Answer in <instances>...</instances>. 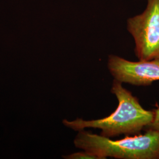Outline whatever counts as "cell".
Returning <instances> with one entry per match:
<instances>
[{
  "label": "cell",
  "instance_id": "obj_4",
  "mask_svg": "<svg viewBox=\"0 0 159 159\" xmlns=\"http://www.w3.org/2000/svg\"><path fill=\"white\" fill-rule=\"evenodd\" d=\"M108 68L114 79L136 86H148L159 80V59L134 62L110 55Z\"/></svg>",
  "mask_w": 159,
  "mask_h": 159
},
{
  "label": "cell",
  "instance_id": "obj_5",
  "mask_svg": "<svg viewBox=\"0 0 159 159\" xmlns=\"http://www.w3.org/2000/svg\"><path fill=\"white\" fill-rule=\"evenodd\" d=\"M67 159H97L96 156L84 151L82 152L75 153L66 157Z\"/></svg>",
  "mask_w": 159,
  "mask_h": 159
},
{
  "label": "cell",
  "instance_id": "obj_6",
  "mask_svg": "<svg viewBox=\"0 0 159 159\" xmlns=\"http://www.w3.org/2000/svg\"><path fill=\"white\" fill-rule=\"evenodd\" d=\"M154 119L153 121L145 129H152L159 131V108L154 110Z\"/></svg>",
  "mask_w": 159,
  "mask_h": 159
},
{
  "label": "cell",
  "instance_id": "obj_3",
  "mask_svg": "<svg viewBox=\"0 0 159 159\" xmlns=\"http://www.w3.org/2000/svg\"><path fill=\"white\" fill-rule=\"evenodd\" d=\"M127 30L134 38L139 60L159 59V0H148L142 14L127 20Z\"/></svg>",
  "mask_w": 159,
  "mask_h": 159
},
{
  "label": "cell",
  "instance_id": "obj_2",
  "mask_svg": "<svg viewBox=\"0 0 159 159\" xmlns=\"http://www.w3.org/2000/svg\"><path fill=\"white\" fill-rule=\"evenodd\" d=\"M76 148L96 156L97 159H159V131L148 129L144 134L113 140L84 130L74 140Z\"/></svg>",
  "mask_w": 159,
  "mask_h": 159
},
{
  "label": "cell",
  "instance_id": "obj_1",
  "mask_svg": "<svg viewBox=\"0 0 159 159\" xmlns=\"http://www.w3.org/2000/svg\"><path fill=\"white\" fill-rule=\"evenodd\" d=\"M111 91L117 97L119 104L116 110L108 117L92 120L81 119L73 121L66 120L64 123L75 130H82L87 128L100 129L101 136L112 137L140 133L153 121V110L143 108L137 98L124 88L122 83L114 80Z\"/></svg>",
  "mask_w": 159,
  "mask_h": 159
}]
</instances>
